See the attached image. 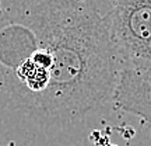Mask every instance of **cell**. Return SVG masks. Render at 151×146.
<instances>
[{
	"label": "cell",
	"mask_w": 151,
	"mask_h": 146,
	"mask_svg": "<svg viewBox=\"0 0 151 146\" xmlns=\"http://www.w3.org/2000/svg\"><path fill=\"white\" fill-rule=\"evenodd\" d=\"M37 48L35 37L27 25L11 24L0 31V63L11 70Z\"/></svg>",
	"instance_id": "obj_4"
},
{
	"label": "cell",
	"mask_w": 151,
	"mask_h": 146,
	"mask_svg": "<svg viewBox=\"0 0 151 146\" xmlns=\"http://www.w3.org/2000/svg\"><path fill=\"white\" fill-rule=\"evenodd\" d=\"M104 17L116 69L151 68V0H115Z\"/></svg>",
	"instance_id": "obj_2"
},
{
	"label": "cell",
	"mask_w": 151,
	"mask_h": 146,
	"mask_svg": "<svg viewBox=\"0 0 151 146\" xmlns=\"http://www.w3.org/2000/svg\"><path fill=\"white\" fill-rule=\"evenodd\" d=\"M37 48L50 58L49 83L27 104L53 122L83 118L112 96L116 60L104 17L91 0H42L28 11Z\"/></svg>",
	"instance_id": "obj_1"
},
{
	"label": "cell",
	"mask_w": 151,
	"mask_h": 146,
	"mask_svg": "<svg viewBox=\"0 0 151 146\" xmlns=\"http://www.w3.org/2000/svg\"><path fill=\"white\" fill-rule=\"evenodd\" d=\"M151 68L144 66H120L116 77L112 97L116 108L134 114L146 124L151 119Z\"/></svg>",
	"instance_id": "obj_3"
}]
</instances>
